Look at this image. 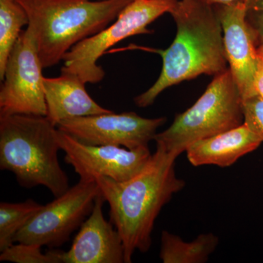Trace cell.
Segmentation results:
<instances>
[{
    "label": "cell",
    "mask_w": 263,
    "mask_h": 263,
    "mask_svg": "<svg viewBox=\"0 0 263 263\" xmlns=\"http://www.w3.org/2000/svg\"><path fill=\"white\" fill-rule=\"evenodd\" d=\"M261 143L260 137L243 123L239 127L194 142L186 148V157L195 167H228L257 150Z\"/></svg>",
    "instance_id": "14"
},
{
    "label": "cell",
    "mask_w": 263,
    "mask_h": 263,
    "mask_svg": "<svg viewBox=\"0 0 263 263\" xmlns=\"http://www.w3.org/2000/svg\"><path fill=\"white\" fill-rule=\"evenodd\" d=\"M100 193L96 180L80 179L63 195L43 205L19 230L15 243L46 246L50 248L65 245L91 214Z\"/></svg>",
    "instance_id": "7"
},
{
    "label": "cell",
    "mask_w": 263,
    "mask_h": 263,
    "mask_svg": "<svg viewBox=\"0 0 263 263\" xmlns=\"http://www.w3.org/2000/svg\"><path fill=\"white\" fill-rule=\"evenodd\" d=\"M43 205L32 199L24 202L0 203V252L15 243L19 230L41 209Z\"/></svg>",
    "instance_id": "17"
},
{
    "label": "cell",
    "mask_w": 263,
    "mask_h": 263,
    "mask_svg": "<svg viewBox=\"0 0 263 263\" xmlns=\"http://www.w3.org/2000/svg\"><path fill=\"white\" fill-rule=\"evenodd\" d=\"M243 111L245 124L260 137L263 143V98L255 95L245 99Z\"/></svg>",
    "instance_id": "19"
},
{
    "label": "cell",
    "mask_w": 263,
    "mask_h": 263,
    "mask_svg": "<svg viewBox=\"0 0 263 263\" xmlns=\"http://www.w3.org/2000/svg\"><path fill=\"white\" fill-rule=\"evenodd\" d=\"M247 1L214 5L222 28L229 69L243 100L257 95L254 89V78L258 56L253 35L246 21Z\"/></svg>",
    "instance_id": "11"
},
{
    "label": "cell",
    "mask_w": 263,
    "mask_h": 263,
    "mask_svg": "<svg viewBox=\"0 0 263 263\" xmlns=\"http://www.w3.org/2000/svg\"><path fill=\"white\" fill-rule=\"evenodd\" d=\"M57 127L43 116H0V169L14 174L21 186H43L55 197L70 188L59 162Z\"/></svg>",
    "instance_id": "3"
},
{
    "label": "cell",
    "mask_w": 263,
    "mask_h": 263,
    "mask_svg": "<svg viewBox=\"0 0 263 263\" xmlns=\"http://www.w3.org/2000/svg\"><path fill=\"white\" fill-rule=\"evenodd\" d=\"M254 89L256 93L263 98V58L259 57L254 78Z\"/></svg>",
    "instance_id": "21"
},
{
    "label": "cell",
    "mask_w": 263,
    "mask_h": 263,
    "mask_svg": "<svg viewBox=\"0 0 263 263\" xmlns=\"http://www.w3.org/2000/svg\"><path fill=\"white\" fill-rule=\"evenodd\" d=\"M57 138L65 153L66 163L73 167L80 179L105 176L116 181H127L144 167L152 155L148 147L128 149L122 146L86 144L58 128Z\"/></svg>",
    "instance_id": "10"
},
{
    "label": "cell",
    "mask_w": 263,
    "mask_h": 263,
    "mask_svg": "<svg viewBox=\"0 0 263 263\" xmlns=\"http://www.w3.org/2000/svg\"><path fill=\"white\" fill-rule=\"evenodd\" d=\"M165 117L148 119L135 112L76 117L62 121L57 128L77 141L95 146H117L128 149L148 147Z\"/></svg>",
    "instance_id": "9"
},
{
    "label": "cell",
    "mask_w": 263,
    "mask_h": 263,
    "mask_svg": "<svg viewBox=\"0 0 263 263\" xmlns=\"http://www.w3.org/2000/svg\"><path fill=\"white\" fill-rule=\"evenodd\" d=\"M155 153L143 169L131 179L116 181L95 178L110 207V222L122 237L125 262H132L136 251L146 253L157 216L175 194L186 186L176 174L177 156L156 145Z\"/></svg>",
    "instance_id": "1"
},
{
    "label": "cell",
    "mask_w": 263,
    "mask_h": 263,
    "mask_svg": "<svg viewBox=\"0 0 263 263\" xmlns=\"http://www.w3.org/2000/svg\"><path fill=\"white\" fill-rule=\"evenodd\" d=\"M219 238L212 233L200 234L193 241L163 230L161 234L160 257L164 263H204L216 250Z\"/></svg>",
    "instance_id": "15"
},
{
    "label": "cell",
    "mask_w": 263,
    "mask_h": 263,
    "mask_svg": "<svg viewBox=\"0 0 263 263\" xmlns=\"http://www.w3.org/2000/svg\"><path fill=\"white\" fill-rule=\"evenodd\" d=\"M170 14L177 33L167 49L155 50L162 59L157 81L136 97L139 108H147L167 88L200 75L217 76L228 70L223 32L214 5L200 0H179Z\"/></svg>",
    "instance_id": "2"
},
{
    "label": "cell",
    "mask_w": 263,
    "mask_h": 263,
    "mask_svg": "<svg viewBox=\"0 0 263 263\" xmlns=\"http://www.w3.org/2000/svg\"><path fill=\"white\" fill-rule=\"evenodd\" d=\"M43 65L32 29L21 34L8 59L0 88V116L47 115Z\"/></svg>",
    "instance_id": "8"
},
{
    "label": "cell",
    "mask_w": 263,
    "mask_h": 263,
    "mask_svg": "<svg viewBox=\"0 0 263 263\" xmlns=\"http://www.w3.org/2000/svg\"><path fill=\"white\" fill-rule=\"evenodd\" d=\"M29 23L27 12L17 0H0V80L22 29Z\"/></svg>",
    "instance_id": "16"
},
{
    "label": "cell",
    "mask_w": 263,
    "mask_h": 263,
    "mask_svg": "<svg viewBox=\"0 0 263 263\" xmlns=\"http://www.w3.org/2000/svg\"><path fill=\"white\" fill-rule=\"evenodd\" d=\"M43 91L46 117L56 127L66 119L112 112L90 96L86 84L75 74L61 72L59 77H44Z\"/></svg>",
    "instance_id": "13"
},
{
    "label": "cell",
    "mask_w": 263,
    "mask_h": 263,
    "mask_svg": "<svg viewBox=\"0 0 263 263\" xmlns=\"http://www.w3.org/2000/svg\"><path fill=\"white\" fill-rule=\"evenodd\" d=\"M202 3L211 5H228L230 3H235V2L240 1V0H200Z\"/></svg>",
    "instance_id": "22"
},
{
    "label": "cell",
    "mask_w": 263,
    "mask_h": 263,
    "mask_svg": "<svg viewBox=\"0 0 263 263\" xmlns=\"http://www.w3.org/2000/svg\"><path fill=\"white\" fill-rule=\"evenodd\" d=\"M179 0H133L116 20L100 32L76 44L64 57L61 72L75 74L85 84H98L105 72L98 60L118 43L138 34H151L148 26L171 13Z\"/></svg>",
    "instance_id": "6"
},
{
    "label": "cell",
    "mask_w": 263,
    "mask_h": 263,
    "mask_svg": "<svg viewBox=\"0 0 263 263\" xmlns=\"http://www.w3.org/2000/svg\"><path fill=\"white\" fill-rule=\"evenodd\" d=\"M29 18L43 68L114 22L133 0H17Z\"/></svg>",
    "instance_id": "4"
},
{
    "label": "cell",
    "mask_w": 263,
    "mask_h": 263,
    "mask_svg": "<svg viewBox=\"0 0 263 263\" xmlns=\"http://www.w3.org/2000/svg\"><path fill=\"white\" fill-rule=\"evenodd\" d=\"M246 21L257 48L263 43V0H247Z\"/></svg>",
    "instance_id": "20"
},
{
    "label": "cell",
    "mask_w": 263,
    "mask_h": 263,
    "mask_svg": "<svg viewBox=\"0 0 263 263\" xmlns=\"http://www.w3.org/2000/svg\"><path fill=\"white\" fill-rule=\"evenodd\" d=\"M41 246L14 243L1 252L0 261L15 263H64V252L51 249L43 253Z\"/></svg>",
    "instance_id": "18"
},
{
    "label": "cell",
    "mask_w": 263,
    "mask_h": 263,
    "mask_svg": "<svg viewBox=\"0 0 263 263\" xmlns=\"http://www.w3.org/2000/svg\"><path fill=\"white\" fill-rule=\"evenodd\" d=\"M257 56L263 58V43L257 48Z\"/></svg>",
    "instance_id": "23"
},
{
    "label": "cell",
    "mask_w": 263,
    "mask_h": 263,
    "mask_svg": "<svg viewBox=\"0 0 263 263\" xmlns=\"http://www.w3.org/2000/svg\"><path fill=\"white\" fill-rule=\"evenodd\" d=\"M245 123L243 98L230 69L214 80L193 106L178 114L154 141L179 157L194 142L239 127Z\"/></svg>",
    "instance_id": "5"
},
{
    "label": "cell",
    "mask_w": 263,
    "mask_h": 263,
    "mask_svg": "<svg viewBox=\"0 0 263 263\" xmlns=\"http://www.w3.org/2000/svg\"><path fill=\"white\" fill-rule=\"evenodd\" d=\"M100 193L89 216L81 224L70 250L64 252V263L125 262L122 237L105 219Z\"/></svg>",
    "instance_id": "12"
}]
</instances>
